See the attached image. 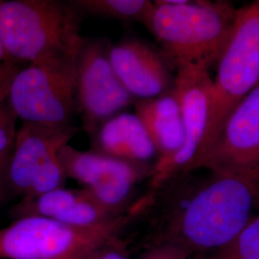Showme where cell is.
I'll return each mask as SVG.
<instances>
[{"label": "cell", "mask_w": 259, "mask_h": 259, "mask_svg": "<svg viewBox=\"0 0 259 259\" xmlns=\"http://www.w3.org/2000/svg\"><path fill=\"white\" fill-rule=\"evenodd\" d=\"M81 15L58 0H11L0 4V39L6 61L34 63L77 49Z\"/></svg>", "instance_id": "3"}, {"label": "cell", "mask_w": 259, "mask_h": 259, "mask_svg": "<svg viewBox=\"0 0 259 259\" xmlns=\"http://www.w3.org/2000/svg\"><path fill=\"white\" fill-rule=\"evenodd\" d=\"M136 114L159 154L158 158L170 157L182 148L185 128L180 104L172 91L157 98L139 100Z\"/></svg>", "instance_id": "15"}, {"label": "cell", "mask_w": 259, "mask_h": 259, "mask_svg": "<svg viewBox=\"0 0 259 259\" xmlns=\"http://www.w3.org/2000/svg\"><path fill=\"white\" fill-rule=\"evenodd\" d=\"M18 119L7 99L0 102V161L9 159L18 133L16 130Z\"/></svg>", "instance_id": "18"}, {"label": "cell", "mask_w": 259, "mask_h": 259, "mask_svg": "<svg viewBox=\"0 0 259 259\" xmlns=\"http://www.w3.org/2000/svg\"><path fill=\"white\" fill-rule=\"evenodd\" d=\"M92 152L138 164H145L157 154L141 121L135 113L120 112L91 137Z\"/></svg>", "instance_id": "14"}, {"label": "cell", "mask_w": 259, "mask_h": 259, "mask_svg": "<svg viewBox=\"0 0 259 259\" xmlns=\"http://www.w3.org/2000/svg\"><path fill=\"white\" fill-rule=\"evenodd\" d=\"M259 166V83L232 111L218 139L190 168L232 174Z\"/></svg>", "instance_id": "11"}, {"label": "cell", "mask_w": 259, "mask_h": 259, "mask_svg": "<svg viewBox=\"0 0 259 259\" xmlns=\"http://www.w3.org/2000/svg\"><path fill=\"white\" fill-rule=\"evenodd\" d=\"M136 209L110 222L82 228L55 220L24 216L0 229V258L85 259L116 238Z\"/></svg>", "instance_id": "5"}, {"label": "cell", "mask_w": 259, "mask_h": 259, "mask_svg": "<svg viewBox=\"0 0 259 259\" xmlns=\"http://www.w3.org/2000/svg\"><path fill=\"white\" fill-rule=\"evenodd\" d=\"M258 83L259 1H255L236 12L232 39L212 80L204 139L187 174L218 139L232 111Z\"/></svg>", "instance_id": "4"}, {"label": "cell", "mask_w": 259, "mask_h": 259, "mask_svg": "<svg viewBox=\"0 0 259 259\" xmlns=\"http://www.w3.org/2000/svg\"><path fill=\"white\" fill-rule=\"evenodd\" d=\"M5 61H6V54H5L4 47H3V45H2L1 39H0V65L3 64Z\"/></svg>", "instance_id": "23"}, {"label": "cell", "mask_w": 259, "mask_h": 259, "mask_svg": "<svg viewBox=\"0 0 259 259\" xmlns=\"http://www.w3.org/2000/svg\"><path fill=\"white\" fill-rule=\"evenodd\" d=\"M20 68L19 64L10 61L0 65V102L7 99L12 81Z\"/></svg>", "instance_id": "19"}, {"label": "cell", "mask_w": 259, "mask_h": 259, "mask_svg": "<svg viewBox=\"0 0 259 259\" xmlns=\"http://www.w3.org/2000/svg\"><path fill=\"white\" fill-rule=\"evenodd\" d=\"M110 61L115 74L134 98H157L174 85L164 57L138 38L126 37L111 45Z\"/></svg>", "instance_id": "12"}, {"label": "cell", "mask_w": 259, "mask_h": 259, "mask_svg": "<svg viewBox=\"0 0 259 259\" xmlns=\"http://www.w3.org/2000/svg\"><path fill=\"white\" fill-rule=\"evenodd\" d=\"M8 160L0 161V200L3 198L5 189H6L5 188V185H4V173H5V168H6V165H7Z\"/></svg>", "instance_id": "22"}, {"label": "cell", "mask_w": 259, "mask_h": 259, "mask_svg": "<svg viewBox=\"0 0 259 259\" xmlns=\"http://www.w3.org/2000/svg\"><path fill=\"white\" fill-rule=\"evenodd\" d=\"M115 239L110 241L106 245L93 251L85 259H129L125 251L121 249L119 244H115Z\"/></svg>", "instance_id": "20"}, {"label": "cell", "mask_w": 259, "mask_h": 259, "mask_svg": "<svg viewBox=\"0 0 259 259\" xmlns=\"http://www.w3.org/2000/svg\"><path fill=\"white\" fill-rule=\"evenodd\" d=\"M236 12L228 2L158 0L144 25L168 65L176 68L218 63L232 39Z\"/></svg>", "instance_id": "2"}, {"label": "cell", "mask_w": 259, "mask_h": 259, "mask_svg": "<svg viewBox=\"0 0 259 259\" xmlns=\"http://www.w3.org/2000/svg\"><path fill=\"white\" fill-rule=\"evenodd\" d=\"M211 85L208 69L202 65H187L177 70L172 92L182 111L185 142L174 155L157 158L150 175L151 192H156L173 179L188 173L204 139Z\"/></svg>", "instance_id": "9"}, {"label": "cell", "mask_w": 259, "mask_h": 259, "mask_svg": "<svg viewBox=\"0 0 259 259\" xmlns=\"http://www.w3.org/2000/svg\"><path fill=\"white\" fill-rule=\"evenodd\" d=\"M58 158L66 178L83 185L94 199L111 211L123 214L139 181L151 175L145 164L106 157L94 152H82L65 144Z\"/></svg>", "instance_id": "10"}, {"label": "cell", "mask_w": 259, "mask_h": 259, "mask_svg": "<svg viewBox=\"0 0 259 259\" xmlns=\"http://www.w3.org/2000/svg\"><path fill=\"white\" fill-rule=\"evenodd\" d=\"M212 259H259V214Z\"/></svg>", "instance_id": "17"}, {"label": "cell", "mask_w": 259, "mask_h": 259, "mask_svg": "<svg viewBox=\"0 0 259 259\" xmlns=\"http://www.w3.org/2000/svg\"><path fill=\"white\" fill-rule=\"evenodd\" d=\"M188 254L189 253L187 251L178 246L163 244L162 246L153 250L144 259H187Z\"/></svg>", "instance_id": "21"}, {"label": "cell", "mask_w": 259, "mask_h": 259, "mask_svg": "<svg viewBox=\"0 0 259 259\" xmlns=\"http://www.w3.org/2000/svg\"><path fill=\"white\" fill-rule=\"evenodd\" d=\"M14 214L18 218L46 217L82 228L99 226L122 215L105 207L83 188L66 189L65 187L22 199L15 207Z\"/></svg>", "instance_id": "13"}, {"label": "cell", "mask_w": 259, "mask_h": 259, "mask_svg": "<svg viewBox=\"0 0 259 259\" xmlns=\"http://www.w3.org/2000/svg\"><path fill=\"white\" fill-rule=\"evenodd\" d=\"M111 45L105 38L83 37L76 56V106L90 137L135 100L111 66Z\"/></svg>", "instance_id": "8"}, {"label": "cell", "mask_w": 259, "mask_h": 259, "mask_svg": "<svg viewBox=\"0 0 259 259\" xmlns=\"http://www.w3.org/2000/svg\"><path fill=\"white\" fill-rule=\"evenodd\" d=\"M79 132L74 126L51 127L23 122L5 168L4 185L22 199L65 187L58 152Z\"/></svg>", "instance_id": "7"}, {"label": "cell", "mask_w": 259, "mask_h": 259, "mask_svg": "<svg viewBox=\"0 0 259 259\" xmlns=\"http://www.w3.org/2000/svg\"><path fill=\"white\" fill-rule=\"evenodd\" d=\"M78 48L48 56L20 68L7 97L19 118L51 127L71 126L77 111L75 72Z\"/></svg>", "instance_id": "6"}, {"label": "cell", "mask_w": 259, "mask_h": 259, "mask_svg": "<svg viewBox=\"0 0 259 259\" xmlns=\"http://www.w3.org/2000/svg\"><path fill=\"white\" fill-rule=\"evenodd\" d=\"M1 2H2V1H0V4H1Z\"/></svg>", "instance_id": "24"}, {"label": "cell", "mask_w": 259, "mask_h": 259, "mask_svg": "<svg viewBox=\"0 0 259 259\" xmlns=\"http://www.w3.org/2000/svg\"><path fill=\"white\" fill-rule=\"evenodd\" d=\"M81 16L91 15L123 23L144 24L153 2L148 0H71L67 1Z\"/></svg>", "instance_id": "16"}, {"label": "cell", "mask_w": 259, "mask_h": 259, "mask_svg": "<svg viewBox=\"0 0 259 259\" xmlns=\"http://www.w3.org/2000/svg\"><path fill=\"white\" fill-rule=\"evenodd\" d=\"M163 187L168 188L160 216L164 244L188 253L221 249L256 217L252 214L259 208V166L211 173L198 185L182 175Z\"/></svg>", "instance_id": "1"}]
</instances>
